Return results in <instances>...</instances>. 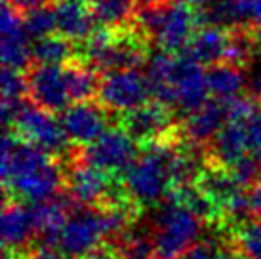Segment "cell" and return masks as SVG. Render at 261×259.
<instances>
[{"instance_id": "1", "label": "cell", "mask_w": 261, "mask_h": 259, "mask_svg": "<svg viewBox=\"0 0 261 259\" xmlns=\"http://www.w3.org/2000/svg\"><path fill=\"white\" fill-rule=\"evenodd\" d=\"M136 25L151 42H156L160 51L170 56L185 54L198 29L195 10L170 0L138 8Z\"/></svg>"}, {"instance_id": "2", "label": "cell", "mask_w": 261, "mask_h": 259, "mask_svg": "<svg viewBox=\"0 0 261 259\" xmlns=\"http://www.w3.org/2000/svg\"><path fill=\"white\" fill-rule=\"evenodd\" d=\"M183 141V139H181ZM177 141V143H181ZM177 143H152L143 147V152L128 172L124 173V187L141 208L159 206L172 189L170 159Z\"/></svg>"}, {"instance_id": "3", "label": "cell", "mask_w": 261, "mask_h": 259, "mask_svg": "<svg viewBox=\"0 0 261 259\" xmlns=\"http://www.w3.org/2000/svg\"><path fill=\"white\" fill-rule=\"evenodd\" d=\"M154 259H179L202 232V219L166 194L152 214Z\"/></svg>"}, {"instance_id": "4", "label": "cell", "mask_w": 261, "mask_h": 259, "mask_svg": "<svg viewBox=\"0 0 261 259\" xmlns=\"http://www.w3.org/2000/svg\"><path fill=\"white\" fill-rule=\"evenodd\" d=\"M118 126L143 149L152 143H177L185 139L181 122L175 120L172 109L152 99L145 105L120 113Z\"/></svg>"}, {"instance_id": "5", "label": "cell", "mask_w": 261, "mask_h": 259, "mask_svg": "<svg viewBox=\"0 0 261 259\" xmlns=\"http://www.w3.org/2000/svg\"><path fill=\"white\" fill-rule=\"evenodd\" d=\"M138 143L120 126L109 128L99 139L86 147H76V157L82 162L95 166L103 172L122 177L138 160Z\"/></svg>"}, {"instance_id": "6", "label": "cell", "mask_w": 261, "mask_h": 259, "mask_svg": "<svg viewBox=\"0 0 261 259\" xmlns=\"http://www.w3.org/2000/svg\"><path fill=\"white\" fill-rule=\"evenodd\" d=\"M10 132H15L23 141L37 145L58 160L65 159L73 149L69 147V137L65 134L63 124L58 122L51 113L33 103L25 105Z\"/></svg>"}, {"instance_id": "7", "label": "cell", "mask_w": 261, "mask_h": 259, "mask_svg": "<svg viewBox=\"0 0 261 259\" xmlns=\"http://www.w3.org/2000/svg\"><path fill=\"white\" fill-rule=\"evenodd\" d=\"M152 90L147 74L134 71H115L101 76L97 101L107 111H132L151 101Z\"/></svg>"}, {"instance_id": "8", "label": "cell", "mask_w": 261, "mask_h": 259, "mask_svg": "<svg viewBox=\"0 0 261 259\" xmlns=\"http://www.w3.org/2000/svg\"><path fill=\"white\" fill-rule=\"evenodd\" d=\"M105 244L107 235L101 212L95 208H80L67 219L58 248L67 257L82 259Z\"/></svg>"}, {"instance_id": "9", "label": "cell", "mask_w": 261, "mask_h": 259, "mask_svg": "<svg viewBox=\"0 0 261 259\" xmlns=\"http://www.w3.org/2000/svg\"><path fill=\"white\" fill-rule=\"evenodd\" d=\"M29 97L33 105L48 111L51 115L65 113L71 107V94L67 86L65 69L58 65H37L33 63L27 71Z\"/></svg>"}, {"instance_id": "10", "label": "cell", "mask_w": 261, "mask_h": 259, "mask_svg": "<svg viewBox=\"0 0 261 259\" xmlns=\"http://www.w3.org/2000/svg\"><path fill=\"white\" fill-rule=\"evenodd\" d=\"M170 88L174 94V109L181 115H191L208 103V84L202 65L189 56H175L174 71L170 79Z\"/></svg>"}, {"instance_id": "11", "label": "cell", "mask_w": 261, "mask_h": 259, "mask_svg": "<svg viewBox=\"0 0 261 259\" xmlns=\"http://www.w3.org/2000/svg\"><path fill=\"white\" fill-rule=\"evenodd\" d=\"M61 124L69 141L86 147L109 130V113L99 101H82L67 109L61 116Z\"/></svg>"}, {"instance_id": "12", "label": "cell", "mask_w": 261, "mask_h": 259, "mask_svg": "<svg viewBox=\"0 0 261 259\" xmlns=\"http://www.w3.org/2000/svg\"><path fill=\"white\" fill-rule=\"evenodd\" d=\"M35 227L29 208L19 200L4 198L2 206V244L6 252H27L33 248Z\"/></svg>"}, {"instance_id": "13", "label": "cell", "mask_w": 261, "mask_h": 259, "mask_svg": "<svg viewBox=\"0 0 261 259\" xmlns=\"http://www.w3.org/2000/svg\"><path fill=\"white\" fill-rule=\"evenodd\" d=\"M248 149H250V137L246 124L227 122L218 136L212 139V143L206 145V157L210 164L231 168L246 157Z\"/></svg>"}, {"instance_id": "14", "label": "cell", "mask_w": 261, "mask_h": 259, "mask_svg": "<svg viewBox=\"0 0 261 259\" xmlns=\"http://www.w3.org/2000/svg\"><path fill=\"white\" fill-rule=\"evenodd\" d=\"M225 122H227V115L221 101H208L198 111L187 115V118L181 122L183 137L189 143L206 147L221 132Z\"/></svg>"}, {"instance_id": "15", "label": "cell", "mask_w": 261, "mask_h": 259, "mask_svg": "<svg viewBox=\"0 0 261 259\" xmlns=\"http://www.w3.org/2000/svg\"><path fill=\"white\" fill-rule=\"evenodd\" d=\"M56 21H58V33L65 36L71 42H86L90 35L95 31V19L92 10H88L80 2H69L59 0L56 4Z\"/></svg>"}, {"instance_id": "16", "label": "cell", "mask_w": 261, "mask_h": 259, "mask_svg": "<svg viewBox=\"0 0 261 259\" xmlns=\"http://www.w3.org/2000/svg\"><path fill=\"white\" fill-rule=\"evenodd\" d=\"M231 31L223 27H198L193 40L185 50V56L195 59L200 65H218L223 63L225 51L229 46Z\"/></svg>"}, {"instance_id": "17", "label": "cell", "mask_w": 261, "mask_h": 259, "mask_svg": "<svg viewBox=\"0 0 261 259\" xmlns=\"http://www.w3.org/2000/svg\"><path fill=\"white\" fill-rule=\"evenodd\" d=\"M63 69H65L71 99L82 103V101H92V97H97L99 84H101V72H97L94 67L84 63L80 58H74L73 61L63 65Z\"/></svg>"}, {"instance_id": "18", "label": "cell", "mask_w": 261, "mask_h": 259, "mask_svg": "<svg viewBox=\"0 0 261 259\" xmlns=\"http://www.w3.org/2000/svg\"><path fill=\"white\" fill-rule=\"evenodd\" d=\"M206 84L210 95H214L218 101L231 99L240 95L242 88L246 86V72L229 63L212 65L206 71Z\"/></svg>"}, {"instance_id": "19", "label": "cell", "mask_w": 261, "mask_h": 259, "mask_svg": "<svg viewBox=\"0 0 261 259\" xmlns=\"http://www.w3.org/2000/svg\"><path fill=\"white\" fill-rule=\"evenodd\" d=\"M138 8L136 0H97L90 10L99 27L122 29L136 23Z\"/></svg>"}, {"instance_id": "20", "label": "cell", "mask_w": 261, "mask_h": 259, "mask_svg": "<svg viewBox=\"0 0 261 259\" xmlns=\"http://www.w3.org/2000/svg\"><path fill=\"white\" fill-rule=\"evenodd\" d=\"M76 58L74 42L61 35H50L40 38L33 46V63L37 65H67Z\"/></svg>"}, {"instance_id": "21", "label": "cell", "mask_w": 261, "mask_h": 259, "mask_svg": "<svg viewBox=\"0 0 261 259\" xmlns=\"http://www.w3.org/2000/svg\"><path fill=\"white\" fill-rule=\"evenodd\" d=\"M231 248L244 259H261V219L232 230Z\"/></svg>"}, {"instance_id": "22", "label": "cell", "mask_w": 261, "mask_h": 259, "mask_svg": "<svg viewBox=\"0 0 261 259\" xmlns=\"http://www.w3.org/2000/svg\"><path fill=\"white\" fill-rule=\"evenodd\" d=\"M25 19V31L29 38L40 40L46 36L54 35V31H58V21H56V8L42 4L38 8H33L29 12H23Z\"/></svg>"}, {"instance_id": "23", "label": "cell", "mask_w": 261, "mask_h": 259, "mask_svg": "<svg viewBox=\"0 0 261 259\" xmlns=\"http://www.w3.org/2000/svg\"><path fill=\"white\" fill-rule=\"evenodd\" d=\"M29 38H2V63L8 69L29 71L33 65V48Z\"/></svg>"}, {"instance_id": "24", "label": "cell", "mask_w": 261, "mask_h": 259, "mask_svg": "<svg viewBox=\"0 0 261 259\" xmlns=\"http://www.w3.org/2000/svg\"><path fill=\"white\" fill-rule=\"evenodd\" d=\"M221 105L227 115V122L248 124L261 113V103L254 95H237L231 99H223Z\"/></svg>"}, {"instance_id": "25", "label": "cell", "mask_w": 261, "mask_h": 259, "mask_svg": "<svg viewBox=\"0 0 261 259\" xmlns=\"http://www.w3.org/2000/svg\"><path fill=\"white\" fill-rule=\"evenodd\" d=\"M232 179L240 189H252L261 179V164L255 157H244L229 168Z\"/></svg>"}, {"instance_id": "26", "label": "cell", "mask_w": 261, "mask_h": 259, "mask_svg": "<svg viewBox=\"0 0 261 259\" xmlns=\"http://www.w3.org/2000/svg\"><path fill=\"white\" fill-rule=\"evenodd\" d=\"M0 84H2V95L6 99H23L25 95H29L27 76H23L21 71L4 67L0 74Z\"/></svg>"}, {"instance_id": "27", "label": "cell", "mask_w": 261, "mask_h": 259, "mask_svg": "<svg viewBox=\"0 0 261 259\" xmlns=\"http://www.w3.org/2000/svg\"><path fill=\"white\" fill-rule=\"evenodd\" d=\"M4 255L10 259H58V255H56V252L51 250V248H42V246L35 244L31 250H27V252H6L4 250Z\"/></svg>"}, {"instance_id": "28", "label": "cell", "mask_w": 261, "mask_h": 259, "mask_svg": "<svg viewBox=\"0 0 261 259\" xmlns=\"http://www.w3.org/2000/svg\"><path fill=\"white\" fill-rule=\"evenodd\" d=\"M82 259H122V257H120V253H118L116 248H113L111 244H105L101 248L94 250L92 253H88L86 257Z\"/></svg>"}, {"instance_id": "29", "label": "cell", "mask_w": 261, "mask_h": 259, "mask_svg": "<svg viewBox=\"0 0 261 259\" xmlns=\"http://www.w3.org/2000/svg\"><path fill=\"white\" fill-rule=\"evenodd\" d=\"M250 204H252V210H254L255 219H261V179L255 183L254 187L250 189Z\"/></svg>"}, {"instance_id": "30", "label": "cell", "mask_w": 261, "mask_h": 259, "mask_svg": "<svg viewBox=\"0 0 261 259\" xmlns=\"http://www.w3.org/2000/svg\"><path fill=\"white\" fill-rule=\"evenodd\" d=\"M42 4H46V0H15L14 2V6L21 12H29L33 8L42 6Z\"/></svg>"}, {"instance_id": "31", "label": "cell", "mask_w": 261, "mask_h": 259, "mask_svg": "<svg viewBox=\"0 0 261 259\" xmlns=\"http://www.w3.org/2000/svg\"><path fill=\"white\" fill-rule=\"evenodd\" d=\"M250 95H254L255 99L261 103V69L255 72L252 82H250Z\"/></svg>"}, {"instance_id": "32", "label": "cell", "mask_w": 261, "mask_h": 259, "mask_svg": "<svg viewBox=\"0 0 261 259\" xmlns=\"http://www.w3.org/2000/svg\"><path fill=\"white\" fill-rule=\"evenodd\" d=\"M219 259H244V257H242V255H239V253L234 252L231 246H229V248H225V250H223V253L219 255Z\"/></svg>"}, {"instance_id": "33", "label": "cell", "mask_w": 261, "mask_h": 259, "mask_svg": "<svg viewBox=\"0 0 261 259\" xmlns=\"http://www.w3.org/2000/svg\"><path fill=\"white\" fill-rule=\"evenodd\" d=\"M170 2H175V4H185V6H202L204 2H208V0H170Z\"/></svg>"}, {"instance_id": "34", "label": "cell", "mask_w": 261, "mask_h": 259, "mask_svg": "<svg viewBox=\"0 0 261 259\" xmlns=\"http://www.w3.org/2000/svg\"><path fill=\"white\" fill-rule=\"evenodd\" d=\"M252 31H254V35H255V38H257V42L261 44V21L255 23L254 27H252Z\"/></svg>"}, {"instance_id": "35", "label": "cell", "mask_w": 261, "mask_h": 259, "mask_svg": "<svg viewBox=\"0 0 261 259\" xmlns=\"http://www.w3.org/2000/svg\"><path fill=\"white\" fill-rule=\"evenodd\" d=\"M69 2H80V4H94L97 0H69Z\"/></svg>"}, {"instance_id": "36", "label": "cell", "mask_w": 261, "mask_h": 259, "mask_svg": "<svg viewBox=\"0 0 261 259\" xmlns=\"http://www.w3.org/2000/svg\"><path fill=\"white\" fill-rule=\"evenodd\" d=\"M255 159H257V162L261 164V147H257V149H255Z\"/></svg>"}, {"instance_id": "37", "label": "cell", "mask_w": 261, "mask_h": 259, "mask_svg": "<svg viewBox=\"0 0 261 259\" xmlns=\"http://www.w3.org/2000/svg\"><path fill=\"white\" fill-rule=\"evenodd\" d=\"M4 2H6V4H14L15 0H4Z\"/></svg>"}, {"instance_id": "38", "label": "cell", "mask_w": 261, "mask_h": 259, "mask_svg": "<svg viewBox=\"0 0 261 259\" xmlns=\"http://www.w3.org/2000/svg\"><path fill=\"white\" fill-rule=\"evenodd\" d=\"M67 259H76V257H67Z\"/></svg>"}]
</instances>
